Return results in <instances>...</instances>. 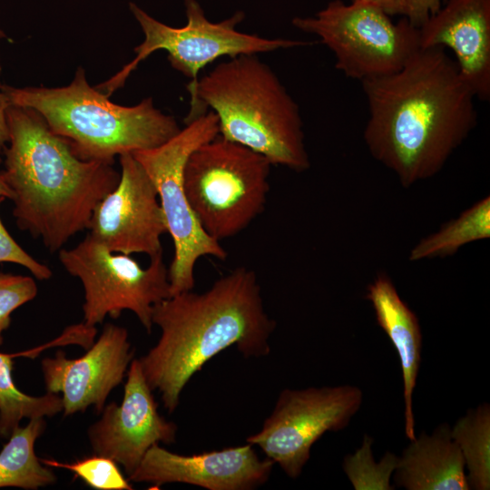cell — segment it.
<instances>
[{"label": "cell", "instance_id": "1", "mask_svg": "<svg viewBox=\"0 0 490 490\" xmlns=\"http://www.w3.org/2000/svg\"><path fill=\"white\" fill-rule=\"evenodd\" d=\"M361 84L366 145L405 188L439 172L477 124L475 96L445 48H419L398 71Z\"/></svg>", "mask_w": 490, "mask_h": 490}, {"label": "cell", "instance_id": "2", "mask_svg": "<svg viewBox=\"0 0 490 490\" xmlns=\"http://www.w3.org/2000/svg\"><path fill=\"white\" fill-rule=\"evenodd\" d=\"M161 329L154 347L139 359L145 379L172 413L194 374L220 351L236 346L245 358L270 352L275 321L264 309L256 273L237 267L202 293L183 291L153 307Z\"/></svg>", "mask_w": 490, "mask_h": 490}, {"label": "cell", "instance_id": "3", "mask_svg": "<svg viewBox=\"0 0 490 490\" xmlns=\"http://www.w3.org/2000/svg\"><path fill=\"white\" fill-rule=\"evenodd\" d=\"M9 146L3 179L12 191L16 226L59 251L88 230L95 206L118 184L120 173L101 162L83 161L34 110L9 104Z\"/></svg>", "mask_w": 490, "mask_h": 490}, {"label": "cell", "instance_id": "4", "mask_svg": "<svg viewBox=\"0 0 490 490\" xmlns=\"http://www.w3.org/2000/svg\"><path fill=\"white\" fill-rule=\"evenodd\" d=\"M185 122L211 108L219 134L298 172L310 167L299 105L258 54L219 63L199 78Z\"/></svg>", "mask_w": 490, "mask_h": 490}, {"label": "cell", "instance_id": "5", "mask_svg": "<svg viewBox=\"0 0 490 490\" xmlns=\"http://www.w3.org/2000/svg\"><path fill=\"white\" fill-rule=\"evenodd\" d=\"M2 88L9 104L37 112L83 161L113 164L115 156L157 147L181 130L151 97L128 107L112 103L88 84L83 68L65 87Z\"/></svg>", "mask_w": 490, "mask_h": 490}, {"label": "cell", "instance_id": "6", "mask_svg": "<svg viewBox=\"0 0 490 490\" xmlns=\"http://www.w3.org/2000/svg\"><path fill=\"white\" fill-rule=\"evenodd\" d=\"M270 162L220 134L200 145L184 167L187 200L203 230L221 241L259 217L270 191Z\"/></svg>", "mask_w": 490, "mask_h": 490}, {"label": "cell", "instance_id": "7", "mask_svg": "<svg viewBox=\"0 0 490 490\" xmlns=\"http://www.w3.org/2000/svg\"><path fill=\"white\" fill-rule=\"evenodd\" d=\"M217 135L219 120L211 110L187 122L164 143L132 152L156 187L167 232L173 241L174 255L169 267L171 296L193 289L194 269L201 257L225 260L228 255L220 242L211 238L200 225L183 185L189 156Z\"/></svg>", "mask_w": 490, "mask_h": 490}, {"label": "cell", "instance_id": "8", "mask_svg": "<svg viewBox=\"0 0 490 490\" xmlns=\"http://www.w3.org/2000/svg\"><path fill=\"white\" fill-rule=\"evenodd\" d=\"M184 4L186 24L172 27L131 3L130 9L143 31L144 40L135 47L136 57L130 64L95 88L109 97L123 86L142 61L157 50L167 51L172 67L191 79L187 86L191 93L199 80L200 71L220 57L258 54L311 44L301 40L268 39L240 32L236 25L244 19V14L240 11L226 20L212 23L196 0H185Z\"/></svg>", "mask_w": 490, "mask_h": 490}, {"label": "cell", "instance_id": "9", "mask_svg": "<svg viewBox=\"0 0 490 490\" xmlns=\"http://www.w3.org/2000/svg\"><path fill=\"white\" fill-rule=\"evenodd\" d=\"M379 7L334 0L313 17H294L292 24L317 35L336 57L345 76L365 80L398 71L420 48L418 28L404 16L394 23Z\"/></svg>", "mask_w": 490, "mask_h": 490}, {"label": "cell", "instance_id": "10", "mask_svg": "<svg viewBox=\"0 0 490 490\" xmlns=\"http://www.w3.org/2000/svg\"><path fill=\"white\" fill-rule=\"evenodd\" d=\"M58 252L64 270L83 285L85 326L94 327L106 316L117 318L130 310L147 333L152 332L153 307L171 297L169 268L162 253L150 258L148 267L142 268L130 255L109 250L89 233L75 247Z\"/></svg>", "mask_w": 490, "mask_h": 490}, {"label": "cell", "instance_id": "11", "mask_svg": "<svg viewBox=\"0 0 490 490\" xmlns=\"http://www.w3.org/2000/svg\"><path fill=\"white\" fill-rule=\"evenodd\" d=\"M363 392L352 385L282 390L270 415L246 442L258 446L290 478H298L312 446L326 432L344 429L359 410Z\"/></svg>", "mask_w": 490, "mask_h": 490}, {"label": "cell", "instance_id": "12", "mask_svg": "<svg viewBox=\"0 0 490 490\" xmlns=\"http://www.w3.org/2000/svg\"><path fill=\"white\" fill-rule=\"evenodd\" d=\"M117 186L95 206L89 234L115 253H162L167 232L155 185L132 152L121 154Z\"/></svg>", "mask_w": 490, "mask_h": 490}, {"label": "cell", "instance_id": "13", "mask_svg": "<svg viewBox=\"0 0 490 490\" xmlns=\"http://www.w3.org/2000/svg\"><path fill=\"white\" fill-rule=\"evenodd\" d=\"M126 376L121 405H105L87 436L93 454L113 459L129 476L152 446L175 443L178 427L158 412L138 358L132 360Z\"/></svg>", "mask_w": 490, "mask_h": 490}, {"label": "cell", "instance_id": "14", "mask_svg": "<svg viewBox=\"0 0 490 490\" xmlns=\"http://www.w3.org/2000/svg\"><path fill=\"white\" fill-rule=\"evenodd\" d=\"M128 337L125 328L108 323L82 357L68 358L59 350L54 357L42 360L46 391L62 394L64 416L84 412L91 406L102 412L132 360Z\"/></svg>", "mask_w": 490, "mask_h": 490}, {"label": "cell", "instance_id": "15", "mask_svg": "<svg viewBox=\"0 0 490 490\" xmlns=\"http://www.w3.org/2000/svg\"><path fill=\"white\" fill-rule=\"evenodd\" d=\"M274 465L268 457L260 459L249 443L192 456L172 453L155 444L127 478L157 488L183 483L208 490H252L268 481Z\"/></svg>", "mask_w": 490, "mask_h": 490}, {"label": "cell", "instance_id": "16", "mask_svg": "<svg viewBox=\"0 0 490 490\" xmlns=\"http://www.w3.org/2000/svg\"><path fill=\"white\" fill-rule=\"evenodd\" d=\"M418 32L420 48L451 49L475 98L490 100V0H446Z\"/></svg>", "mask_w": 490, "mask_h": 490}, {"label": "cell", "instance_id": "17", "mask_svg": "<svg viewBox=\"0 0 490 490\" xmlns=\"http://www.w3.org/2000/svg\"><path fill=\"white\" fill-rule=\"evenodd\" d=\"M366 299L372 304L377 325L397 353L403 378L405 435L408 440H413L416 437L413 394L422 354L420 323L384 272L378 273L368 286Z\"/></svg>", "mask_w": 490, "mask_h": 490}, {"label": "cell", "instance_id": "18", "mask_svg": "<svg viewBox=\"0 0 490 490\" xmlns=\"http://www.w3.org/2000/svg\"><path fill=\"white\" fill-rule=\"evenodd\" d=\"M398 456L395 485L407 490H468L465 462L446 423L421 433Z\"/></svg>", "mask_w": 490, "mask_h": 490}, {"label": "cell", "instance_id": "19", "mask_svg": "<svg viewBox=\"0 0 490 490\" xmlns=\"http://www.w3.org/2000/svg\"><path fill=\"white\" fill-rule=\"evenodd\" d=\"M44 417L29 419L15 427L0 451V488L35 490L56 482L54 473L44 466L34 451L36 439L44 433Z\"/></svg>", "mask_w": 490, "mask_h": 490}, {"label": "cell", "instance_id": "20", "mask_svg": "<svg viewBox=\"0 0 490 490\" xmlns=\"http://www.w3.org/2000/svg\"><path fill=\"white\" fill-rule=\"evenodd\" d=\"M490 238V197L475 202L436 232L421 239L410 250L408 260L417 261L446 257L474 241Z\"/></svg>", "mask_w": 490, "mask_h": 490}, {"label": "cell", "instance_id": "21", "mask_svg": "<svg viewBox=\"0 0 490 490\" xmlns=\"http://www.w3.org/2000/svg\"><path fill=\"white\" fill-rule=\"evenodd\" d=\"M467 468L470 489L490 488V405L486 402L467 410L451 428Z\"/></svg>", "mask_w": 490, "mask_h": 490}, {"label": "cell", "instance_id": "22", "mask_svg": "<svg viewBox=\"0 0 490 490\" xmlns=\"http://www.w3.org/2000/svg\"><path fill=\"white\" fill-rule=\"evenodd\" d=\"M14 355L0 352V438L7 439L24 418L53 416L63 411L59 394L34 397L21 391L13 378Z\"/></svg>", "mask_w": 490, "mask_h": 490}, {"label": "cell", "instance_id": "23", "mask_svg": "<svg viewBox=\"0 0 490 490\" xmlns=\"http://www.w3.org/2000/svg\"><path fill=\"white\" fill-rule=\"evenodd\" d=\"M372 443V438L366 435L361 447L354 455L348 456L344 459V471L357 490L394 489L390 478L397 466L398 456L387 452L380 462L376 463L371 450Z\"/></svg>", "mask_w": 490, "mask_h": 490}, {"label": "cell", "instance_id": "24", "mask_svg": "<svg viewBox=\"0 0 490 490\" xmlns=\"http://www.w3.org/2000/svg\"><path fill=\"white\" fill-rule=\"evenodd\" d=\"M46 466L64 468L74 473L88 486L97 490H132L128 478L121 472L118 464L113 459L93 455L74 462H59L54 459L40 458Z\"/></svg>", "mask_w": 490, "mask_h": 490}, {"label": "cell", "instance_id": "25", "mask_svg": "<svg viewBox=\"0 0 490 490\" xmlns=\"http://www.w3.org/2000/svg\"><path fill=\"white\" fill-rule=\"evenodd\" d=\"M37 291L30 276L0 273V346L4 342L3 333L11 324L12 313L34 299Z\"/></svg>", "mask_w": 490, "mask_h": 490}, {"label": "cell", "instance_id": "26", "mask_svg": "<svg viewBox=\"0 0 490 490\" xmlns=\"http://www.w3.org/2000/svg\"><path fill=\"white\" fill-rule=\"evenodd\" d=\"M5 199L0 198V204ZM0 262L15 263L27 269L37 279L52 277L50 268L29 255L10 235L0 219Z\"/></svg>", "mask_w": 490, "mask_h": 490}, {"label": "cell", "instance_id": "27", "mask_svg": "<svg viewBox=\"0 0 490 490\" xmlns=\"http://www.w3.org/2000/svg\"><path fill=\"white\" fill-rule=\"evenodd\" d=\"M446 0H407L405 17L411 25L419 28L432 15L436 13Z\"/></svg>", "mask_w": 490, "mask_h": 490}, {"label": "cell", "instance_id": "28", "mask_svg": "<svg viewBox=\"0 0 490 490\" xmlns=\"http://www.w3.org/2000/svg\"><path fill=\"white\" fill-rule=\"evenodd\" d=\"M353 3H367L382 9L388 15H406L407 0H351Z\"/></svg>", "mask_w": 490, "mask_h": 490}, {"label": "cell", "instance_id": "29", "mask_svg": "<svg viewBox=\"0 0 490 490\" xmlns=\"http://www.w3.org/2000/svg\"><path fill=\"white\" fill-rule=\"evenodd\" d=\"M1 74V68H0ZM3 85L0 83V150L5 147L9 139L6 112L9 103L3 92Z\"/></svg>", "mask_w": 490, "mask_h": 490}, {"label": "cell", "instance_id": "30", "mask_svg": "<svg viewBox=\"0 0 490 490\" xmlns=\"http://www.w3.org/2000/svg\"><path fill=\"white\" fill-rule=\"evenodd\" d=\"M1 162V159H0ZM0 198L1 199H12V191L5 182L2 173L0 172Z\"/></svg>", "mask_w": 490, "mask_h": 490}, {"label": "cell", "instance_id": "31", "mask_svg": "<svg viewBox=\"0 0 490 490\" xmlns=\"http://www.w3.org/2000/svg\"><path fill=\"white\" fill-rule=\"evenodd\" d=\"M5 33L0 29V39L5 38Z\"/></svg>", "mask_w": 490, "mask_h": 490}]
</instances>
